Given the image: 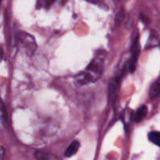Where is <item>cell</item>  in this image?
Instances as JSON below:
<instances>
[{
	"label": "cell",
	"instance_id": "cell-1",
	"mask_svg": "<svg viewBox=\"0 0 160 160\" xmlns=\"http://www.w3.org/2000/svg\"><path fill=\"white\" fill-rule=\"evenodd\" d=\"M105 54L96 55L95 57L91 61L84 71L74 78V81L77 85L83 86L84 84L94 83L101 78L104 68Z\"/></svg>",
	"mask_w": 160,
	"mask_h": 160
},
{
	"label": "cell",
	"instance_id": "cell-2",
	"mask_svg": "<svg viewBox=\"0 0 160 160\" xmlns=\"http://www.w3.org/2000/svg\"><path fill=\"white\" fill-rule=\"evenodd\" d=\"M13 42L15 46L28 56H32L37 49L38 45L34 38L24 31H18L14 35Z\"/></svg>",
	"mask_w": 160,
	"mask_h": 160
},
{
	"label": "cell",
	"instance_id": "cell-3",
	"mask_svg": "<svg viewBox=\"0 0 160 160\" xmlns=\"http://www.w3.org/2000/svg\"><path fill=\"white\" fill-rule=\"evenodd\" d=\"M140 43H139L138 36L136 38L135 41L133 42L131 45V56L128 62L127 63V68L129 73H132L136 70V65H137L138 59L139 55H140Z\"/></svg>",
	"mask_w": 160,
	"mask_h": 160
},
{
	"label": "cell",
	"instance_id": "cell-4",
	"mask_svg": "<svg viewBox=\"0 0 160 160\" xmlns=\"http://www.w3.org/2000/svg\"><path fill=\"white\" fill-rule=\"evenodd\" d=\"M80 148V142L78 141L74 140L70 143V145L67 147V150L65 151L64 156L66 157H71V156H74L78 151L79 150Z\"/></svg>",
	"mask_w": 160,
	"mask_h": 160
},
{
	"label": "cell",
	"instance_id": "cell-5",
	"mask_svg": "<svg viewBox=\"0 0 160 160\" xmlns=\"http://www.w3.org/2000/svg\"><path fill=\"white\" fill-rule=\"evenodd\" d=\"M147 113H148V107L146 106H142L140 108L138 109V110L136 111L135 114H134V122L137 123H141L144 119L146 117Z\"/></svg>",
	"mask_w": 160,
	"mask_h": 160
},
{
	"label": "cell",
	"instance_id": "cell-6",
	"mask_svg": "<svg viewBox=\"0 0 160 160\" xmlns=\"http://www.w3.org/2000/svg\"><path fill=\"white\" fill-rule=\"evenodd\" d=\"M160 95V78L152 83L149 88V97L152 99L156 98Z\"/></svg>",
	"mask_w": 160,
	"mask_h": 160
},
{
	"label": "cell",
	"instance_id": "cell-7",
	"mask_svg": "<svg viewBox=\"0 0 160 160\" xmlns=\"http://www.w3.org/2000/svg\"><path fill=\"white\" fill-rule=\"evenodd\" d=\"M148 138L152 143L160 147V132L159 131H151L148 133Z\"/></svg>",
	"mask_w": 160,
	"mask_h": 160
},
{
	"label": "cell",
	"instance_id": "cell-8",
	"mask_svg": "<svg viewBox=\"0 0 160 160\" xmlns=\"http://www.w3.org/2000/svg\"><path fill=\"white\" fill-rule=\"evenodd\" d=\"M1 122L2 124L4 127H7L9 123V117H8L7 109L5 106L4 102H2L1 104Z\"/></svg>",
	"mask_w": 160,
	"mask_h": 160
},
{
	"label": "cell",
	"instance_id": "cell-9",
	"mask_svg": "<svg viewBox=\"0 0 160 160\" xmlns=\"http://www.w3.org/2000/svg\"><path fill=\"white\" fill-rule=\"evenodd\" d=\"M125 17V12L123 9L119 11L118 12L116 15L115 19H114V24H115L116 27H118L121 24V23L123 22V19H124Z\"/></svg>",
	"mask_w": 160,
	"mask_h": 160
},
{
	"label": "cell",
	"instance_id": "cell-10",
	"mask_svg": "<svg viewBox=\"0 0 160 160\" xmlns=\"http://www.w3.org/2000/svg\"><path fill=\"white\" fill-rule=\"evenodd\" d=\"M34 157L37 159L41 160H45V159H56L55 156H52L51 155H48L47 153L43 152L41 151H37L34 153Z\"/></svg>",
	"mask_w": 160,
	"mask_h": 160
},
{
	"label": "cell",
	"instance_id": "cell-11",
	"mask_svg": "<svg viewBox=\"0 0 160 160\" xmlns=\"http://www.w3.org/2000/svg\"><path fill=\"white\" fill-rule=\"evenodd\" d=\"M88 2L92 3V4H95V5H102L103 4L105 0H86Z\"/></svg>",
	"mask_w": 160,
	"mask_h": 160
},
{
	"label": "cell",
	"instance_id": "cell-12",
	"mask_svg": "<svg viewBox=\"0 0 160 160\" xmlns=\"http://www.w3.org/2000/svg\"><path fill=\"white\" fill-rule=\"evenodd\" d=\"M4 156H5V148L4 147L2 146L1 147V159H3Z\"/></svg>",
	"mask_w": 160,
	"mask_h": 160
}]
</instances>
